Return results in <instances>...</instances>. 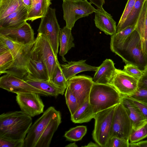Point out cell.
<instances>
[{"mask_svg":"<svg viewBox=\"0 0 147 147\" xmlns=\"http://www.w3.org/2000/svg\"><path fill=\"white\" fill-rule=\"evenodd\" d=\"M0 34L23 45L32 43L35 39L33 30L26 22L17 28H0Z\"/></svg>","mask_w":147,"mask_h":147,"instance_id":"5bb4252c","label":"cell"},{"mask_svg":"<svg viewBox=\"0 0 147 147\" xmlns=\"http://www.w3.org/2000/svg\"><path fill=\"white\" fill-rule=\"evenodd\" d=\"M33 50L46 66L49 80L54 73L58 62L57 56L55 54L47 38L39 33L35 39Z\"/></svg>","mask_w":147,"mask_h":147,"instance_id":"52a82bcc","label":"cell"},{"mask_svg":"<svg viewBox=\"0 0 147 147\" xmlns=\"http://www.w3.org/2000/svg\"><path fill=\"white\" fill-rule=\"evenodd\" d=\"M127 96L147 104V88H138L134 93Z\"/></svg>","mask_w":147,"mask_h":147,"instance_id":"60d3db41","label":"cell"},{"mask_svg":"<svg viewBox=\"0 0 147 147\" xmlns=\"http://www.w3.org/2000/svg\"><path fill=\"white\" fill-rule=\"evenodd\" d=\"M121 95L112 86L94 83L89 101L95 114L121 102Z\"/></svg>","mask_w":147,"mask_h":147,"instance_id":"3957f363","label":"cell"},{"mask_svg":"<svg viewBox=\"0 0 147 147\" xmlns=\"http://www.w3.org/2000/svg\"><path fill=\"white\" fill-rule=\"evenodd\" d=\"M122 95L121 103L125 109L131 122L133 129L142 127L147 121L138 108L127 96Z\"/></svg>","mask_w":147,"mask_h":147,"instance_id":"ac0fdd59","label":"cell"},{"mask_svg":"<svg viewBox=\"0 0 147 147\" xmlns=\"http://www.w3.org/2000/svg\"><path fill=\"white\" fill-rule=\"evenodd\" d=\"M68 86L76 98L80 107L89 98L94 84L92 78L85 75L75 76L68 80Z\"/></svg>","mask_w":147,"mask_h":147,"instance_id":"7c38bea8","label":"cell"},{"mask_svg":"<svg viewBox=\"0 0 147 147\" xmlns=\"http://www.w3.org/2000/svg\"><path fill=\"white\" fill-rule=\"evenodd\" d=\"M123 70L138 80L144 74L143 70L135 65L129 63L126 64Z\"/></svg>","mask_w":147,"mask_h":147,"instance_id":"8d00e7d4","label":"cell"},{"mask_svg":"<svg viewBox=\"0 0 147 147\" xmlns=\"http://www.w3.org/2000/svg\"><path fill=\"white\" fill-rule=\"evenodd\" d=\"M24 140H14L0 137V147H24Z\"/></svg>","mask_w":147,"mask_h":147,"instance_id":"ab89813d","label":"cell"},{"mask_svg":"<svg viewBox=\"0 0 147 147\" xmlns=\"http://www.w3.org/2000/svg\"><path fill=\"white\" fill-rule=\"evenodd\" d=\"M32 0V6L35 3L37 2L39 0Z\"/></svg>","mask_w":147,"mask_h":147,"instance_id":"816d5d0a","label":"cell"},{"mask_svg":"<svg viewBox=\"0 0 147 147\" xmlns=\"http://www.w3.org/2000/svg\"><path fill=\"white\" fill-rule=\"evenodd\" d=\"M23 45L0 34V52L9 51L14 58Z\"/></svg>","mask_w":147,"mask_h":147,"instance_id":"f546056e","label":"cell"},{"mask_svg":"<svg viewBox=\"0 0 147 147\" xmlns=\"http://www.w3.org/2000/svg\"><path fill=\"white\" fill-rule=\"evenodd\" d=\"M87 131L86 126H76L66 131L64 136L67 140L73 141L81 140L86 134Z\"/></svg>","mask_w":147,"mask_h":147,"instance_id":"d6a6232c","label":"cell"},{"mask_svg":"<svg viewBox=\"0 0 147 147\" xmlns=\"http://www.w3.org/2000/svg\"><path fill=\"white\" fill-rule=\"evenodd\" d=\"M65 95L66 104L72 115L80 107L77 99L68 86Z\"/></svg>","mask_w":147,"mask_h":147,"instance_id":"e575fe53","label":"cell"},{"mask_svg":"<svg viewBox=\"0 0 147 147\" xmlns=\"http://www.w3.org/2000/svg\"><path fill=\"white\" fill-rule=\"evenodd\" d=\"M135 29L140 36L142 45L147 39V0L144 2L136 25Z\"/></svg>","mask_w":147,"mask_h":147,"instance_id":"4316f807","label":"cell"},{"mask_svg":"<svg viewBox=\"0 0 147 147\" xmlns=\"http://www.w3.org/2000/svg\"></svg>","mask_w":147,"mask_h":147,"instance_id":"f5cc1de1","label":"cell"},{"mask_svg":"<svg viewBox=\"0 0 147 147\" xmlns=\"http://www.w3.org/2000/svg\"><path fill=\"white\" fill-rule=\"evenodd\" d=\"M23 5L25 6L28 10V12L32 7V0H21Z\"/></svg>","mask_w":147,"mask_h":147,"instance_id":"bcb514c9","label":"cell"},{"mask_svg":"<svg viewBox=\"0 0 147 147\" xmlns=\"http://www.w3.org/2000/svg\"><path fill=\"white\" fill-rule=\"evenodd\" d=\"M138 80L123 70L116 69L111 85L121 95L129 96L135 92L138 88Z\"/></svg>","mask_w":147,"mask_h":147,"instance_id":"9a60e30c","label":"cell"},{"mask_svg":"<svg viewBox=\"0 0 147 147\" xmlns=\"http://www.w3.org/2000/svg\"><path fill=\"white\" fill-rule=\"evenodd\" d=\"M51 4V0H39L28 12L27 20L31 21L44 17Z\"/></svg>","mask_w":147,"mask_h":147,"instance_id":"484cf974","label":"cell"},{"mask_svg":"<svg viewBox=\"0 0 147 147\" xmlns=\"http://www.w3.org/2000/svg\"><path fill=\"white\" fill-rule=\"evenodd\" d=\"M0 87L16 94L36 92L41 95L48 96L47 94L31 86L23 79L9 74L0 77Z\"/></svg>","mask_w":147,"mask_h":147,"instance_id":"8fae6325","label":"cell"},{"mask_svg":"<svg viewBox=\"0 0 147 147\" xmlns=\"http://www.w3.org/2000/svg\"><path fill=\"white\" fill-rule=\"evenodd\" d=\"M89 2L92 4L95 5L97 8H102V6L105 3L104 0H89Z\"/></svg>","mask_w":147,"mask_h":147,"instance_id":"f6af8a7d","label":"cell"},{"mask_svg":"<svg viewBox=\"0 0 147 147\" xmlns=\"http://www.w3.org/2000/svg\"><path fill=\"white\" fill-rule=\"evenodd\" d=\"M59 111L51 120L40 136L36 147H49L54 133L61 123Z\"/></svg>","mask_w":147,"mask_h":147,"instance_id":"7402d4cb","label":"cell"},{"mask_svg":"<svg viewBox=\"0 0 147 147\" xmlns=\"http://www.w3.org/2000/svg\"><path fill=\"white\" fill-rule=\"evenodd\" d=\"M84 147H100V146L97 143H95L91 142L89 143L87 145L83 146Z\"/></svg>","mask_w":147,"mask_h":147,"instance_id":"c3c4849f","label":"cell"},{"mask_svg":"<svg viewBox=\"0 0 147 147\" xmlns=\"http://www.w3.org/2000/svg\"><path fill=\"white\" fill-rule=\"evenodd\" d=\"M138 88H147V74L144 73L138 80Z\"/></svg>","mask_w":147,"mask_h":147,"instance_id":"7bdbcfd3","label":"cell"},{"mask_svg":"<svg viewBox=\"0 0 147 147\" xmlns=\"http://www.w3.org/2000/svg\"><path fill=\"white\" fill-rule=\"evenodd\" d=\"M120 57L126 64H130L143 70L147 64V57L144 54L140 36L135 29L119 46L111 50Z\"/></svg>","mask_w":147,"mask_h":147,"instance_id":"7a4b0ae2","label":"cell"},{"mask_svg":"<svg viewBox=\"0 0 147 147\" xmlns=\"http://www.w3.org/2000/svg\"><path fill=\"white\" fill-rule=\"evenodd\" d=\"M136 0H128L117 27L118 30L124 23L132 10Z\"/></svg>","mask_w":147,"mask_h":147,"instance_id":"74e56055","label":"cell"},{"mask_svg":"<svg viewBox=\"0 0 147 147\" xmlns=\"http://www.w3.org/2000/svg\"><path fill=\"white\" fill-rule=\"evenodd\" d=\"M96 114L93 112L88 99L71 115V120L75 123L87 122L94 118Z\"/></svg>","mask_w":147,"mask_h":147,"instance_id":"d4e9b609","label":"cell"},{"mask_svg":"<svg viewBox=\"0 0 147 147\" xmlns=\"http://www.w3.org/2000/svg\"><path fill=\"white\" fill-rule=\"evenodd\" d=\"M59 111L50 107L31 126L24 140V147H36L42 134L51 120Z\"/></svg>","mask_w":147,"mask_h":147,"instance_id":"9c48e42d","label":"cell"},{"mask_svg":"<svg viewBox=\"0 0 147 147\" xmlns=\"http://www.w3.org/2000/svg\"><path fill=\"white\" fill-rule=\"evenodd\" d=\"M34 42L23 46L18 54L14 58L13 65L4 74H12L23 79L29 73L28 62L31 56Z\"/></svg>","mask_w":147,"mask_h":147,"instance_id":"4fadbf2b","label":"cell"},{"mask_svg":"<svg viewBox=\"0 0 147 147\" xmlns=\"http://www.w3.org/2000/svg\"><path fill=\"white\" fill-rule=\"evenodd\" d=\"M74 40L71 29L66 26L61 28L59 36L60 46L59 55L61 57L63 61L64 62L67 61L64 57L65 55L72 48L75 47Z\"/></svg>","mask_w":147,"mask_h":147,"instance_id":"cb8c5ba5","label":"cell"},{"mask_svg":"<svg viewBox=\"0 0 147 147\" xmlns=\"http://www.w3.org/2000/svg\"><path fill=\"white\" fill-rule=\"evenodd\" d=\"M86 60L71 61L67 63L60 65L63 73L66 79H69L79 73L86 71H95L98 67L92 66L86 63Z\"/></svg>","mask_w":147,"mask_h":147,"instance_id":"ffe728a7","label":"cell"},{"mask_svg":"<svg viewBox=\"0 0 147 147\" xmlns=\"http://www.w3.org/2000/svg\"><path fill=\"white\" fill-rule=\"evenodd\" d=\"M77 146V145L75 143H70L66 146V147H76Z\"/></svg>","mask_w":147,"mask_h":147,"instance_id":"681fc988","label":"cell"},{"mask_svg":"<svg viewBox=\"0 0 147 147\" xmlns=\"http://www.w3.org/2000/svg\"><path fill=\"white\" fill-rule=\"evenodd\" d=\"M40 94L36 92L17 94L16 101L22 111L32 117L43 113L45 105Z\"/></svg>","mask_w":147,"mask_h":147,"instance_id":"30bf717a","label":"cell"},{"mask_svg":"<svg viewBox=\"0 0 147 147\" xmlns=\"http://www.w3.org/2000/svg\"><path fill=\"white\" fill-rule=\"evenodd\" d=\"M147 137V123L140 128L133 129L129 138L131 143H136Z\"/></svg>","mask_w":147,"mask_h":147,"instance_id":"d590c367","label":"cell"},{"mask_svg":"<svg viewBox=\"0 0 147 147\" xmlns=\"http://www.w3.org/2000/svg\"><path fill=\"white\" fill-rule=\"evenodd\" d=\"M116 105L100 111L96 114L92 135L94 141L100 147H106L110 138Z\"/></svg>","mask_w":147,"mask_h":147,"instance_id":"5b68a950","label":"cell"},{"mask_svg":"<svg viewBox=\"0 0 147 147\" xmlns=\"http://www.w3.org/2000/svg\"><path fill=\"white\" fill-rule=\"evenodd\" d=\"M142 46L143 52L144 55L147 57V39L144 41Z\"/></svg>","mask_w":147,"mask_h":147,"instance_id":"7dc6e473","label":"cell"},{"mask_svg":"<svg viewBox=\"0 0 147 147\" xmlns=\"http://www.w3.org/2000/svg\"><path fill=\"white\" fill-rule=\"evenodd\" d=\"M145 0H136L130 13L121 27L117 30V32H120L128 26H136Z\"/></svg>","mask_w":147,"mask_h":147,"instance_id":"83f0119b","label":"cell"},{"mask_svg":"<svg viewBox=\"0 0 147 147\" xmlns=\"http://www.w3.org/2000/svg\"><path fill=\"white\" fill-rule=\"evenodd\" d=\"M32 123V117L21 111L0 115V137L24 140Z\"/></svg>","mask_w":147,"mask_h":147,"instance_id":"6da1fadb","label":"cell"},{"mask_svg":"<svg viewBox=\"0 0 147 147\" xmlns=\"http://www.w3.org/2000/svg\"><path fill=\"white\" fill-rule=\"evenodd\" d=\"M24 6L21 0H0V20Z\"/></svg>","mask_w":147,"mask_h":147,"instance_id":"f1b7e54d","label":"cell"},{"mask_svg":"<svg viewBox=\"0 0 147 147\" xmlns=\"http://www.w3.org/2000/svg\"><path fill=\"white\" fill-rule=\"evenodd\" d=\"M62 5L66 26L72 29L79 19L95 12L96 9L88 0H63Z\"/></svg>","mask_w":147,"mask_h":147,"instance_id":"277c9868","label":"cell"},{"mask_svg":"<svg viewBox=\"0 0 147 147\" xmlns=\"http://www.w3.org/2000/svg\"><path fill=\"white\" fill-rule=\"evenodd\" d=\"M129 147H147V140L142 141L136 143H130Z\"/></svg>","mask_w":147,"mask_h":147,"instance_id":"ee69618b","label":"cell"},{"mask_svg":"<svg viewBox=\"0 0 147 147\" xmlns=\"http://www.w3.org/2000/svg\"><path fill=\"white\" fill-rule=\"evenodd\" d=\"M23 80L31 86L46 93L48 96L56 97L59 94L63 95L66 89L57 86L49 80L30 79Z\"/></svg>","mask_w":147,"mask_h":147,"instance_id":"603a6c76","label":"cell"},{"mask_svg":"<svg viewBox=\"0 0 147 147\" xmlns=\"http://www.w3.org/2000/svg\"><path fill=\"white\" fill-rule=\"evenodd\" d=\"M28 15L27 9L23 6L7 16L0 20V28L19 27L26 22Z\"/></svg>","mask_w":147,"mask_h":147,"instance_id":"44dd1931","label":"cell"},{"mask_svg":"<svg viewBox=\"0 0 147 147\" xmlns=\"http://www.w3.org/2000/svg\"><path fill=\"white\" fill-rule=\"evenodd\" d=\"M60 29L56 17L55 9L49 7L45 16L41 18L37 31L47 38L57 56L60 43Z\"/></svg>","mask_w":147,"mask_h":147,"instance_id":"8992f818","label":"cell"},{"mask_svg":"<svg viewBox=\"0 0 147 147\" xmlns=\"http://www.w3.org/2000/svg\"><path fill=\"white\" fill-rule=\"evenodd\" d=\"M132 130L131 122L121 102L115 109L110 138L116 136L129 141Z\"/></svg>","mask_w":147,"mask_h":147,"instance_id":"ba28073f","label":"cell"},{"mask_svg":"<svg viewBox=\"0 0 147 147\" xmlns=\"http://www.w3.org/2000/svg\"><path fill=\"white\" fill-rule=\"evenodd\" d=\"M129 141L113 136L110 138L106 147H129Z\"/></svg>","mask_w":147,"mask_h":147,"instance_id":"f35d334b","label":"cell"},{"mask_svg":"<svg viewBox=\"0 0 147 147\" xmlns=\"http://www.w3.org/2000/svg\"><path fill=\"white\" fill-rule=\"evenodd\" d=\"M94 20L96 27L106 34L112 36L117 33L116 22L103 7L96 9Z\"/></svg>","mask_w":147,"mask_h":147,"instance_id":"e0dca14e","label":"cell"},{"mask_svg":"<svg viewBox=\"0 0 147 147\" xmlns=\"http://www.w3.org/2000/svg\"><path fill=\"white\" fill-rule=\"evenodd\" d=\"M144 72V74H147V64L145 67L144 70H143Z\"/></svg>","mask_w":147,"mask_h":147,"instance_id":"f907efd6","label":"cell"},{"mask_svg":"<svg viewBox=\"0 0 147 147\" xmlns=\"http://www.w3.org/2000/svg\"><path fill=\"white\" fill-rule=\"evenodd\" d=\"M49 81L57 86L66 89L68 84V80L66 79L63 73L59 61L51 78Z\"/></svg>","mask_w":147,"mask_h":147,"instance_id":"1f68e13d","label":"cell"},{"mask_svg":"<svg viewBox=\"0 0 147 147\" xmlns=\"http://www.w3.org/2000/svg\"><path fill=\"white\" fill-rule=\"evenodd\" d=\"M136 28V26H128L111 36L110 48L112 50L120 46Z\"/></svg>","mask_w":147,"mask_h":147,"instance_id":"4dcf8cb0","label":"cell"},{"mask_svg":"<svg viewBox=\"0 0 147 147\" xmlns=\"http://www.w3.org/2000/svg\"><path fill=\"white\" fill-rule=\"evenodd\" d=\"M116 69L112 60L106 59L95 71L92 78L94 83L111 85Z\"/></svg>","mask_w":147,"mask_h":147,"instance_id":"d6986e66","label":"cell"},{"mask_svg":"<svg viewBox=\"0 0 147 147\" xmlns=\"http://www.w3.org/2000/svg\"><path fill=\"white\" fill-rule=\"evenodd\" d=\"M14 58L9 51L0 52V74L4 72L13 65Z\"/></svg>","mask_w":147,"mask_h":147,"instance_id":"836d02e7","label":"cell"},{"mask_svg":"<svg viewBox=\"0 0 147 147\" xmlns=\"http://www.w3.org/2000/svg\"><path fill=\"white\" fill-rule=\"evenodd\" d=\"M127 96L138 108L147 121V104Z\"/></svg>","mask_w":147,"mask_h":147,"instance_id":"b9f144b4","label":"cell"},{"mask_svg":"<svg viewBox=\"0 0 147 147\" xmlns=\"http://www.w3.org/2000/svg\"><path fill=\"white\" fill-rule=\"evenodd\" d=\"M28 66L29 73L24 79L49 80L47 67L33 51V49L28 61Z\"/></svg>","mask_w":147,"mask_h":147,"instance_id":"2e32d148","label":"cell"}]
</instances>
